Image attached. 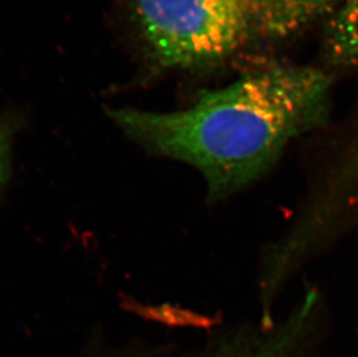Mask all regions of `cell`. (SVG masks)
<instances>
[{"mask_svg":"<svg viewBox=\"0 0 358 357\" xmlns=\"http://www.w3.org/2000/svg\"><path fill=\"white\" fill-rule=\"evenodd\" d=\"M10 155V135L0 129V187L6 180Z\"/></svg>","mask_w":358,"mask_h":357,"instance_id":"obj_5","label":"cell"},{"mask_svg":"<svg viewBox=\"0 0 358 357\" xmlns=\"http://www.w3.org/2000/svg\"><path fill=\"white\" fill-rule=\"evenodd\" d=\"M317 305L311 300H301L290 317L260 341L254 348L241 355L225 357H287L296 346L301 333L308 328V323L317 312Z\"/></svg>","mask_w":358,"mask_h":357,"instance_id":"obj_4","label":"cell"},{"mask_svg":"<svg viewBox=\"0 0 358 357\" xmlns=\"http://www.w3.org/2000/svg\"><path fill=\"white\" fill-rule=\"evenodd\" d=\"M331 92L322 70L278 64L203 92L183 111L119 108L109 116L146 151L199 171L215 203L266 176L287 145L324 125Z\"/></svg>","mask_w":358,"mask_h":357,"instance_id":"obj_1","label":"cell"},{"mask_svg":"<svg viewBox=\"0 0 358 357\" xmlns=\"http://www.w3.org/2000/svg\"><path fill=\"white\" fill-rule=\"evenodd\" d=\"M135 7L153 59L189 69L294 36L324 20L331 0H135Z\"/></svg>","mask_w":358,"mask_h":357,"instance_id":"obj_2","label":"cell"},{"mask_svg":"<svg viewBox=\"0 0 358 357\" xmlns=\"http://www.w3.org/2000/svg\"><path fill=\"white\" fill-rule=\"evenodd\" d=\"M324 21V40L333 61L358 69V0H331ZM358 158V130L350 137Z\"/></svg>","mask_w":358,"mask_h":357,"instance_id":"obj_3","label":"cell"}]
</instances>
